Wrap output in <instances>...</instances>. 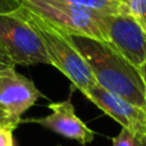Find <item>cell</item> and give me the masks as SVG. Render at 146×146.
Returning <instances> with one entry per match:
<instances>
[{
	"label": "cell",
	"mask_w": 146,
	"mask_h": 146,
	"mask_svg": "<svg viewBox=\"0 0 146 146\" xmlns=\"http://www.w3.org/2000/svg\"><path fill=\"white\" fill-rule=\"evenodd\" d=\"M113 146H146V136H139L122 128L117 136L111 139Z\"/></svg>",
	"instance_id": "10"
},
{
	"label": "cell",
	"mask_w": 146,
	"mask_h": 146,
	"mask_svg": "<svg viewBox=\"0 0 146 146\" xmlns=\"http://www.w3.org/2000/svg\"><path fill=\"white\" fill-rule=\"evenodd\" d=\"M100 26L104 37L127 60L139 68L146 62V32L137 19L127 10L103 13Z\"/></svg>",
	"instance_id": "5"
},
{
	"label": "cell",
	"mask_w": 146,
	"mask_h": 146,
	"mask_svg": "<svg viewBox=\"0 0 146 146\" xmlns=\"http://www.w3.org/2000/svg\"><path fill=\"white\" fill-rule=\"evenodd\" d=\"M59 146H62V145H59Z\"/></svg>",
	"instance_id": "16"
},
{
	"label": "cell",
	"mask_w": 146,
	"mask_h": 146,
	"mask_svg": "<svg viewBox=\"0 0 146 146\" xmlns=\"http://www.w3.org/2000/svg\"><path fill=\"white\" fill-rule=\"evenodd\" d=\"M126 7L146 32V0H127Z\"/></svg>",
	"instance_id": "11"
},
{
	"label": "cell",
	"mask_w": 146,
	"mask_h": 146,
	"mask_svg": "<svg viewBox=\"0 0 146 146\" xmlns=\"http://www.w3.org/2000/svg\"><path fill=\"white\" fill-rule=\"evenodd\" d=\"M48 108L51 110L49 115L28 119L26 122L37 123L46 129L55 132L68 140H74L82 146H87L95 139V131L90 128L76 114L71 96L63 101L50 103Z\"/></svg>",
	"instance_id": "7"
},
{
	"label": "cell",
	"mask_w": 146,
	"mask_h": 146,
	"mask_svg": "<svg viewBox=\"0 0 146 146\" xmlns=\"http://www.w3.org/2000/svg\"><path fill=\"white\" fill-rule=\"evenodd\" d=\"M22 8L27 21L38 33L45 46L50 66L59 69L71 81L73 87L86 95L98 82L86 59L76 48L71 35L23 5Z\"/></svg>",
	"instance_id": "2"
},
{
	"label": "cell",
	"mask_w": 146,
	"mask_h": 146,
	"mask_svg": "<svg viewBox=\"0 0 146 146\" xmlns=\"http://www.w3.org/2000/svg\"><path fill=\"white\" fill-rule=\"evenodd\" d=\"M9 68H15V63L4 48L0 45V74Z\"/></svg>",
	"instance_id": "13"
},
{
	"label": "cell",
	"mask_w": 146,
	"mask_h": 146,
	"mask_svg": "<svg viewBox=\"0 0 146 146\" xmlns=\"http://www.w3.org/2000/svg\"><path fill=\"white\" fill-rule=\"evenodd\" d=\"M0 45L15 66L50 64L45 46L26 18L21 1L14 8L0 7Z\"/></svg>",
	"instance_id": "3"
},
{
	"label": "cell",
	"mask_w": 146,
	"mask_h": 146,
	"mask_svg": "<svg viewBox=\"0 0 146 146\" xmlns=\"http://www.w3.org/2000/svg\"><path fill=\"white\" fill-rule=\"evenodd\" d=\"M71 37L99 86L146 110L144 85L133 64L108 41L77 35H71Z\"/></svg>",
	"instance_id": "1"
},
{
	"label": "cell",
	"mask_w": 146,
	"mask_h": 146,
	"mask_svg": "<svg viewBox=\"0 0 146 146\" xmlns=\"http://www.w3.org/2000/svg\"><path fill=\"white\" fill-rule=\"evenodd\" d=\"M86 98L94 103L106 115L121 124L122 128L139 136H146V110L128 100L109 92L101 86L95 85Z\"/></svg>",
	"instance_id": "6"
},
{
	"label": "cell",
	"mask_w": 146,
	"mask_h": 146,
	"mask_svg": "<svg viewBox=\"0 0 146 146\" xmlns=\"http://www.w3.org/2000/svg\"><path fill=\"white\" fill-rule=\"evenodd\" d=\"M21 4L67 31L69 35L106 41L100 26V17L103 14L100 12L76 7L62 0H21Z\"/></svg>",
	"instance_id": "4"
},
{
	"label": "cell",
	"mask_w": 146,
	"mask_h": 146,
	"mask_svg": "<svg viewBox=\"0 0 146 146\" xmlns=\"http://www.w3.org/2000/svg\"><path fill=\"white\" fill-rule=\"evenodd\" d=\"M62 1L100 13H119L126 9V4L119 0H62Z\"/></svg>",
	"instance_id": "9"
},
{
	"label": "cell",
	"mask_w": 146,
	"mask_h": 146,
	"mask_svg": "<svg viewBox=\"0 0 146 146\" xmlns=\"http://www.w3.org/2000/svg\"><path fill=\"white\" fill-rule=\"evenodd\" d=\"M22 122V119H18L12 117L8 111H5L4 109L0 106V127H5V128L14 129L15 127H18V124Z\"/></svg>",
	"instance_id": "12"
},
{
	"label": "cell",
	"mask_w": 146,
	"mask_h": 146,
	"mask_svg": "<svg viewBox=\"0 0 146 146\" xmlns=\"http://www.w3.org/2000/svg\"><path fill=\"white\" fill-rule=\"evenodd\" d=\"M0 146H14L13 129L0 127Z\"/></svg>",
	"instance_id": "14"
},
{
	"label": "cell",
	"mask_w": 146,
	"mask_h": 146,
	"mask_svg": "<svg viewBox=\"0 0 146 146\" xmlns=\"http://www.w3.org/2000/svg\"><path fill=\"white\" fill-rule=\"evenodd\" d=\"M41 96L35 83L9 68L0 74V106L14 118L21 119Z\"/></svg>",
	"instance_id": "8"
},
{
	"label": "cell",
	"mask_w": 146,
	"mask_h": 146,
	"mask_svg": "<svg viewBox=\"0 0 146 146\" xmlns=\"http://www.w3.org/2000/svg\"><path fill=\"white\" fill-rule=\"evenodd\" d=\"M137 69H139V73H140V76H141L142 85H144V90H145V98H146V62L142 63Z\"/></svg>",
	"instance_id": "15"
}]
</instances>
